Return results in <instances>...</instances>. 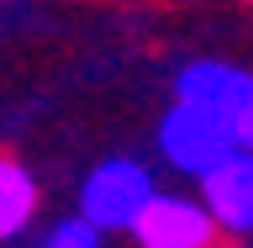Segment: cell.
<instances>
[{
	"label": "cell",
	"mask_w": 253,
	"mask_h": 248,
	"mask_svg": "<svg viewBox=\"0 0 253 248\" xmlns=\"http://www.w3.org/2000/svg\"><path fill=\"white\" fill-rule=\"evenodd\" d=\"M158 143H164V158L179 164V169H190V174H206L216 158H227L237 148L232 122H221V116H211V111H201V106H185V100L164 116Z\"/></svg>",
	"instance_id": "obj_2"
},
{
	"label": "cell",
	"mask_w": 253,
	"mask_h": 248,
	"mask_svg": "<svg viewBox=\"0 0 253 248\" xmlns=\"http://www.w3.org/2000/svg\"><path fill=\"white\" fill-rule=\"evenodd\" d=\"M201 190H206L211 222L232 227V233H248L253 227V153L248 148H232L227 158H216L201 174Z\"/></svg>",
	"instance_id": "obj_4"
},
{
	"label": "cell",
	"mask_w": 253,
	"mask_h": 248,
	"mask_svg": "<svg viewBox=\"0 0 253 248\" xmlns=\"http://www.w3.org/2000/svg\"><path fill=\"white\" fill-rule=\"evenodd\" d=\"M37 211V180L16 158H0V238H16Z\"/></svg>",
	"instance_id": "obj_6"
},
{
	"label": "cell",
	"mask_w": 253,
	"mask_h": 248,
	"mask_svg": "<svg viewBox=\"0 0 253 248\" xmlns=\"http://www.w3.org/2000/svg\"><path fill=\"white\" fill-rule=\"evenodd\" d=\"M132 233H137L142 248H206L211 233H216V222L211 211L195 201H179V196H148L132 222Z\"/></svg>",
	"instance_id": "obj_3"
},
{
	"label": "cell",
	"mask_w": 253,
	"mask_h": 248,
	"mask_svg": "<svg viewBox=\"0 0 253 248\" xmlns=\"http://www.w3.org/2000/svg\"><path fill=\"white\" fill-rule=\"evenodd\" d=\"M174 95L185 100V106H201L221 122H232L237 111L253 100V79L227 69V63H190L185 74L174 79Z\"/></svg>",
	"instance_id": "obj_5"
},
{
	"label": "cell",
	"mask_w": 253,
	"mask_h": 248,
	"mask_svg": "<svg viewBox=\"0 0 253 248\" xmlns=\"http://www.w3.org/2000/svg\"><path fill=\"white\" fill-rule=\"evenodd\" d=\"M148 196H153L148 169L132 164V158H111V164H100V169L84 180V190H79V217L95 222L100 233H122V227L137 222Z\"/></svg>",
	"instance_id": "obj_1"
},
{
	"label": "cell",
	"mask_w": 253,
	"mask_h": 248,
	"mask_svg": "<svg viewBox=\"0 0 253 248\" xmlns=\"http://www.w3.org/2000/svg\"><path fill=\"white\" fill-rule=\"evenodd\" d=\"M42 248H100V227L84 222V217H69L42 238Z\"/></svg>",
	"instance_id": "obj_7"
},
{
	"label": "cell",
	"mask_w": 253,
	"mask_h": 248,
	"mask_svg": "<svg viewBox=\"0 0 253 248\" xmlns=\"http://www.w3.org/2000/svg\"><path fill=\"white\" fill-rule=\"evenodd\" d=\"M232 138H237V148H248V153H253V100L232 116Z\"/></svg>",
	"instance_id": "obj_8"
}]
</instances>
